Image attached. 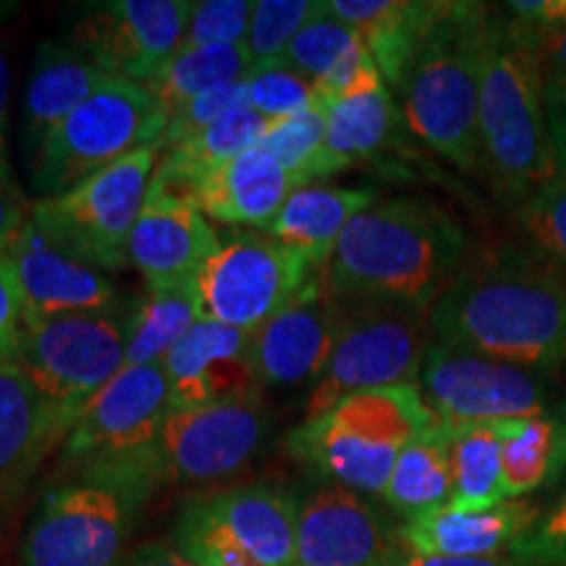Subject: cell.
Listing matches in <instances>:
<instances>
[{
	"label": "cell",
	"mask_w": 566,
	"mask_h": 566,
	"mask_svg": "<svg viewBox=\"0 0 566 566\" xmlns=\"http://www.w3.org/2000/svg\"><path fill=\"white\" fill-rule=\"evenodd\" d=\"M430 336L530 370L566 359V281L514 247L467 260L430 310Z\"/></svg>",
	"instance_id": "6da1fadb"
},
{
	"label": "cell",
	"mask_w": 566,
	"mask_h": 566,
	"mask_svg": "<svg viewBox=\"0 0 566 566\" xmlns=\"http://www.w3.org/2000/svg\"><path fill=\"white\" fill-rule=\"evenodd\" d=\"M467 263V237L441 205L380 200L359 212L323 268L342 302H396L433 310Z\"/></svg>",
	"instance_id": "7a4b0ae2"
},
{
	"label": "cell",
	"mask_w": 566,
	"mask_h": 566,
	"mask_svg": "<svg viewBox=\"0 0 566 566\" xmlns=\"http://www.w3.org/2000/svg\"><path fill=\"white\" fill-rule=\"evenodd\" d=\"M480 171L512 205H525L556 176L541 27L495 13L480 80Z\"/></svg>",
	"instance_id": "3957f363"
},
{
	"label": "cell",
	"mask_w": 566,
	"mask_h": 566,
	"mask_svg": "<svg viewBox=\"0 0 566 566\" xmlns=\"http://www.w3.org/2000/svg\"><path fill=\"white\" fill-rule=\"evenodd\" d=\"M160 472L153 451L71 464L45 488L19 543V566H122Z\"/></svg>",
	"instance_id": "277c9868"
},
{
	"label": "cell",
	"mask_w": 566,
	"mask_h": 566,
	"mask_svg": "<svg viewBox=\"0 0 566 566\" xmlns=\"http://www.w3.org/2000/svg\"><path fill=\"white\" fill-rule=\"evenodd\" d=\"M491 11L443 3L399 87L405 122L459 171L480 168V80Z\"/></svg>",
	"instance_id": "5b68a950"
},
{
	"label": "cell",
	"mask_w": 566,
	"mask_h": 566,
	"mask_svg": "<svg viewBox=\"0 0 566 566\" xmlns=\"http://www.w3.org/2000/svg\"><path fill=\"white\" fill-rule=\"evenodd\" d=\"M436 422L417 384L373 388L307 417L289 436V451L331 483L384 495L401 449Z\"/></svg>",
	"instance_id": "8992f818"
},
{
	"label": "cell",
	"mask_w": 566,
	"mask_h": 566,
	"mask_svg": "<svg viewBox=\"0 0 566 566\" xmlns=\"http://www.w3.org/2000/svg\"><path fill=\"white\" fill-rule=\"evenodd\" d=\"M168 118L150 90L126 80H105L27 160L40 200L113 166L142 147L160 145Z\"/></svg>",
	"instance_id": "52a82bcc"
},
{
	"label": "cell",
	"mask_w": 566,
	"mask_h": 566,
	"mask_svg": "<svg viewBox=\"0 0 566 566\" xmlns=\"http://www.w3.org/2000/svg\"><path fill=\"white\" fill-rule=\"evenodd\" d=\"M132 304L24 321L13 363L45 396L61 420L74 424L82 407L124 370Z\"/></svg>",
	"instance_id": "ba28073f"
},
{
	"label": "cell",
	"mask_w": 566,
	"mask_h": 566,
	"mask_svg": "<svg viewBox=\"0 0 566 566\" xmlns=\"http://www.w3.org/2000/svg\"><path fill=\"white\" fill-rule=\"evenodd\" d=\"M328 363L307 396V417L359 391L417 384L430 342V310L396 302H342Z\"/></svg>",
	"instance_id": "9c48e42d"
},
{
	"label": "cell",
	"mask_w": 566,
	"mask_h": 566,
	"mask_svg": "<svg viewBox=\"0 0 566 566\" xmlns=\"http://www.w3.org/2000/svg\"><path fill=\"white\" fill-rule=\"evenodd\" d=\"M160 145L142 147L69 192L34 200L30 218L48 237L105 273L129 265V237L145 208Z\"/></svg>",
	"instance_id": "30bf717a"
},
{
	"label": "cell",
	"mask_w": 566,
	"mask_h": 566,
	"mask_svg": "<svg viewBox=\"0 0 566 566\" xmlns=\"http://www.w3.org/2000/svg\"><path fill=\"white\" fill-rule=\"evenodd\" d=\"M315 268L271 233H231L192 283L200 317L254 334L279 315Z\"/></svg>",
	"instance_id": "8fae6325"
},
{
	"label": "cell",
	"mask_w": 566,
	"mask_h": 566,
	"mask_svg": "<svg viewBox=\"0 0 566 566\" xmlns=\"http://www.w3.org/2000/svg\"><path fill=\"white\" fill-rule=\"evenodd\" d=\"M417 386L438 422H499L548 412V386L537 370L433 336Z\"/></svg>",
	"instance_id": "7c38bea8"
},
{
	"label": "cell",
	"mask_w": 566,
	"mask_h": 566,
	"mask_svg": "<svg viewBox=\"0 0 566 566\" xmlns=\"http://www.w3.org/2000/svg\"><path fill=\"white\" fill-rule=\"evenodd\" d=\"M271 428L263 399L174 409L153 446L160 483L208 485L233 478L258 457Z\"/></svg>",
	"instance_id": "4fadbf2b"
},
{
	"label": "cell",
	"mask_w": 566,
	"mask_h": 566,
	"mask_svg": "<svg viewBox=\"0 0 566 566\" xmlns=\"http://www.w3.org/2000/svg\"><path fill=\"white\" fill-rule=\"evenodd\" d=\"M192 9L189 0H111L74 27L69 45L111 80L147 87L181 51Z\"/></svg>",
	"instance_id": "5bb4252c"
},
{
	"label": "cell",
	"mask_w": 566,
	"mask_h": 566,
	"mask_svg": "<svg viewBox=\"0 0 566 566\" xmlns=\"http://www.w3.org/2000/svg\"><path fill=\"white\" fill-rule=\"evenodd\" d=\"M168 412L171 401L163 365L124 367L76 415L61 443V462L71 467L153 451Z\"/></svg>",
	"instance_id": "9a60e30c"
},
{
	"label": "cell",
	"mask_w": 566,
	"mask_h": 566,
	"mask_svg": "<svg viewBox=\"0 0 566 566\" xmlns=\"http://www.w3.org/2000/svg\"><path fill=\"white\" fill-rule=\"evenodd\" d=\"M296 504L294 566H380L401 548L399 530L363 493L328 480Z\"/></svg>",
	"instance_id": "2e32d148"
},
{
	"label": "cell",
	"mask_w": 566,
	"mask_h": 566,
	"mask_svg": "<svg viewBox=\"0 0 566 566\" xmlns=\"http://www.w3.org/2000/svg\"><path fill=\"white\" fill-rule=\"evenodd\" d=\"M338 323L342 304L328 289L325 271H315L302 292L252 334V359L260 386H313L334 352Z\"/></svg>",
	"instance_id": "e0dca14e"
},
{
	"label": "cell",
	"mask_w": 566,
	"mask_h": 566,
	"mask_svg": "<svg viewBox=\"0 0 566 566\" xmlns=\"http://www.w3.org/2000/svg\"><path fill=\"white\" fill-rule=\"evenodd\" d=\"M9 258L24 300V321L97 313L122 304L108 273L48 237L32 218L13 237Z\"/></svg>",
	"instance_id": "ac0fdd59"
},
{
	"label": "cell",
	"mask_w": 566,
	"mask_h": 566,
	"mask_svg": "<svg viewBox=\"0 0 566 566\" xmlns=\"http://www.w3.org/2000/svg\"><path fill=\"white\" fill-rule=\"evenodd\" d=\"M174 409L263 399L252 359V334L200 317L163 359Z\"/></svg>",
	"instance_id": "d6986e66"
},
{
	"label": "cell",
	"mask_w": 566,
	"mask_h": 566,
	"mask_svg": "<svg viewBox=\"0 0 566 566\" xmlns=\"http://www.w3.org/2000/svg\"><path fill=\"white\" fill-rule=\"evenodd\" d=\"M218 244L221 237L212 231L197 200L147 189L126 260L145 279L150 292L187 289Z\"/></svg>",
	"instance_id": "ffe728a7"
},
{
	"label": "cell",
	"mask_w": 566,
	"mask_h": 566,
	"mask_svg": "<svg viewBox=\"0 0 566 566\" xmlns=\"http://www.w3.org/2000/svg\"><path fill=\"white\" fill-rule=\"evenodd\" d=\"M296 493L271 483H247L200 495L181 509L265 566L296 562Z\"/></svg>",
	"instance_id": "44dd1931"
},
{
	"label": "cell",
	"mask_w": 566,
	"mask_h": 566,
	"mask_svg": "<svg viewBox=\"0 0 566 566\" xmlns=\"http://www.w3.org/2000/svg\"><path fill=\"white\" fill-rule=\"evenodd\" d=\"M66 436L69 424L19 365H0V509L27 491L34 472Z\"/></svg>",
	"instance_id": "7402d4cb"
},
{
	"label": "cell",
	"mask_w": 566,
	"mask_h": 566,
	"mask_svg": "<svg viewBox=\"0 0 566 566\" xmlns=\"http://www.w3.org/2000/svg\"><path fill=\"white\" fill-rule=\"evenodd\" d=\"M541 520L537 506L525 501H504L491 509H462L446 504L417 514L399 527L401 546L420 556L480 558L512 551L522 535Z\"/></svg>",
	"instance_id": "603a6c76"
},
{
	"label": "cell",
	"mask_w": 566,
	"mask_h": 566,
	"mask_svg": "<svg viewBox=\"0 0 566 566\" xmlns=\"http://www.w3.org/2000/svg\"><path fill=\"white\" fill-rule=\"evenodd\" d=\"M281 61L315 84L321 111L384 82L365 40L328 9V0H321L315 17L302 27Z\"/></svg>",
	"instance_id": "cb8c5ba5"
},
{
	"label": "cell",
	"mask_w": 566,
	"mask_h": 566,
	"mask_svg": "<svg viewBox=\"0 0 566 566\" xmlns=\"http://www.w3.org/2000/svg\"><path fill=\"white\" fill-rule=\"evenodd\" d=\"M105 80V71L69 42H40L21 111V147L30 160L42 139L61 126Z\"/></svg>",
	"instance_id": "d4e9b609"
},
{
	"label": "cell",
	"mask_w": 566,
	"mask_h": 566,
	"mask_svg": "<svg viewBox=\"0 0 566 566\" xmlns=\"http://www.w3.org/2000/svg\"><path fill=\"white\" fill-rule=\"evenodd\" d=\"M294 189V176L263 147H252L202 181L197 205L208 221L271 231Z\"/></svg>",
	"instance_id": "484cf974"
},
{
	"label": "cell",
	"mask_w": 566,
	"mask_h": 566,
	"mask_svg": "<svg viewBox=\"0 0 566 566\" xmlns=\"http://www.w3.org/2000/svg\"><path fill=\"white\" fill-rule=\"evenodd\" d=\"M328 9L365 40L384 82L399 90L443 3L409 0H328Z\"/></svg>",
	"instance_id": "4316f807"
},
{
	"label": "cell",
	"mask_w": 566,
	"mask_h": 566,
	"mask_svg": "<svg viewBox=\"0 0 566 566\" xmlns=\"http://www.w3.org/2000/svg\"><path fill=\"white\" fill-rule=\"evenodd\" d=\"M375 197H378L375 189L367 187H336L323 181L304 184L289 195L271 226V237L304 254L315 271H323L346 226L378 202Z\"/></svg>",
	"instance_id": "83f0119b"
},
{
	"label": "cell",
	"mask_w": 566,
	"mask_h": 566,
	"mask_svg": "<svg viewBox=\"0 0 566 566\" xmlns=\"http://www.w3.org/2000/svg\"><path fill=\"white\" fill-rule=\"evenodd\" d=\"M265 118L247 105L229 111L197 137L181 142L171 150H163L150 189L197 200V189L202 187V181L229 160L258 147L265 137Z\"/></svg>",
	"instance_id": "f1b7e54d"
},
{
	"label": "cell",
	"mask_w": 566,
	"mask_h": 566,
	"mask_svg": "<svg viewBox=\"0 0 566 566\" xmlns=\"http://www.w3.org/2000/svg\"><path fill=\"white\" fill-rule=\"evenodd\" d=\"M506 499L535 493L566 472V409L495 422Z\"/></svg>",
	"instance_id": "f546056e"
},
{
	"label": "cell",
	"mask_w": 566,
	"mask_h": 566,
	"mask_svg": "<svg viewBox=\"0 0 566 566\" xmlns=\"http://www.w3.org/2000/svg\"><path fill=\"white\" fill-rule=\"evenodd\" d=\"M380 499L405 520L449 504L451 459L446 422H436L401 449Z\"/></svg>",
	"instance_id": "4dcf8cb0"
},
{
	"label": "cell",
	"mask_w": 566,
	"mask_h": 566,
	"mask_svg": "<svg viewBox=\"0 0 566 566\" xmlns=\"http://www.w3.org/2000/svg\"><path fill=\"white\" fill-rule=\"evenodd\" d=\"M323 113L325 150L342 171L352 163L375 158L391 142L396 122H399V111H396L386 82L344 97V101L323 108Z\"/></svg>",
	"instance_id": "1f68e13d"
},
{
	"label": "cell",
	"mask_w": 566,
	"mask_h": 566,
	"mask_svg": "<svg viewBox=\"0 0 566 566\" xmlns=\"http://www.w3.org/2000/svg\"><path fill=\"white\" fill-rule=\"evenodd\" d=\"M451 459V501L462 509H491L506 501L501 436L495 422H446Z\"/></svg>",
	"instance_id": "d6a6232c"
},
{
	"label": "cell",
	"mask_w": 566,
	"mask_h": 566,
	"mask_svg": "<svg viewBox=\"0 0 566 566\" xmlns=\"http://www.w3.org/2000/svg\"><path fill=\"white\" fill-rule=\"evenodd\" d=\"M252 69V55L247 45H216L179 51L174 61L147 84L150 95L171 118L184 105L229 84L242 82Z\"/></svg>",
	"instance_id": "836d02e7"
},
{
	"label": "cell",
	"mask_w": 566,
	"mask_h": 566,
	"mask_svg": "<svg viewBox=\"0 0 566 566\" xmlns=\"http://www.w3.org/2000/svg\"><path fill=\"white\" fill-rule=\"evenodd\" d=\"M200 321L195 289H160L132 304L124 367L158 365Z\"/></svg>",
	"instance_id": "e575fe53"
},
{
	"label": "cell",
	"mask_w": 566,
	"mask_h": 566,
	"mask_svg": "<svg viewBox=\"0 0 566 566\" xmlns=\"http://www.w3.org/2000/svg\"><path fill=\"white\" fill-rule=\"evenodd\" d=\"M258 147L271 153L294 176L296 187L342 174L338 163L325 150V113L321 108L268 124Z\"/></svg>",
	"instance_id": "d590c367"
},
{
	"label": "cell",
	"mask_w": 566,
	"mask_h": 566,
	"mask_svg": "<svg viewBox=\"0 0 566 566\" xmlns=\"http://www.w3.org/2000/svg\"><path fill=\"white\" fill-rule=\"evenodd\" d=\"M242 84L247 108L260 113L268 124L317 108L315 84L283 61L252 63Z\"/></svg>",
	"instance_id": "8d00e7d4"
},
{
	"label": "cell",
	"mask_w": 566,
	"mask_h": 566,
	"mask_svg": "<svg viewBox=\"0 0 566 566\" xmlns=\"http://www.w3.org/2000/svg\"><path fill=\"white\" fill-rule=\"evenodd\" d=\"M533 254L566 279V179L554 176L520 210Z\"/></svg>",
	"instance_id": "74e56055"
},
{
	"label": "cell",
	"mask_w": 566,
	"mask_h": 566,
	"mask_svg": "<svg viewBox=\"0 0 566 566\" xmlns=\"http://www.w3.org/2000/svg\"><path fill=\"white\" fill-rule=\"evenodd\" d=\"M321 0H254L247 51L252 63L281 61L302 27L315 17Z\"/></svg>",
	"instance_id": "f35d334b"
},
{
	"label": "cell",
	"mask_w": 566,
	"mask_h": 566,
	"mask_svg": "<svg viewBox=\"0 0 566 566\" xmlns=\"http://www.w3.org/2000/svg\"><path fill=\"white\" fill-rule=\"evenodd\" d=\"M252 9V0H202V3H195L181 51L216 45H247Z\"/></svg>",
	"instance_id": "ab89813d"
},
{
	"label": "cell",
	"mask_w": 566,
	"mask_h": 566,
	"mask_svg": "<svg viewBox=\"0 0 566 566\" xmlns=\"http://www.w3.org/2000/svg\"><path fill=\"white\" fill-rule=\"evenodd\" d=\"M171 535L174 548L197 566H265L184 509L176 516Z\"/></svg>",
	"instance_id": "60d3db41"
},
{
	"label": "cell",
	"mask_w": 566,
	"mask_h": 566,
	"mask_svg": "<svg viewBox=\"0 0 566 566\" xmlns=\"http://www.w3.org/2000/svg\"><path fill=\"white\" fill-rule=\"evenodd\" d=\"M242 105H247L242 82L197 97V101L184 105L179 113H174V116L168 118L166 134H163L160 139V150H171V147L181 145V142L197 137V134L216 124L218 118H223L226 113L233 108H242Z\"/></svg>",
	"instance_id": "b9f144b4"
},
{
	"label": "cell",
	"mask_w": 566,
	"mask_h": 566,
	"mask_svg": "<svg viewBox=\"0 0 566 566\" xmlns=\"http://www.w3.org/2000/svg\"><path fill=\"white\" fill-rule=\"evenodd\" d=\"M509 556L525 566H566V495L514 543Z\"/></svg>",
	"instance_id": "7bdbcfd3"
},
{
	"label": "cell",
	"mask_w": 566,
	"mask_h": 566,
	"mask_svg": "<svg viewBox=\"0 0 566 566\" xmlns=\"http://www.w3.org/2000/svg\"><path fill=\"white\" fill-rule=\"evenodd\" d=\"M24 331V300L9 252L0 254V365L13 363Z\"/></svg>",
	"instance_id": "ee69618b"
},
{
	"label": "cell",
	"mask_w": 566,
	"mask_h": 566,
	"mask_svg": "<svg viewBox=\"0 0 566 566\" xmlns=\"http://www.w3.org/2000/svg\"><path fill=\"white\" fill-rule=\"evenodd\" d=\"M30 208L32 202H27V197L21 195L13 176L0 179V254L9 252L13 237L30 218Z\"/></svg>",
	"instance_id": "f6af8a7d"
},
{
	"label": "cell",
	"mask_w": 566,
	"mask_h": 566,
	"mask_svg": "<svg viewBox=\"0 0 566 566\" xmlns=\"http://www.w3.org/2000/svg\"><path fill=\"white\" fill-rule=\"evenodd\" d=\"M546 111L551 147H554L556 176L566 179V82L546 80Z\"/></svg>",
	"instance_id": "bcb514c9"
},
{
	"label": "cell",
	"mask_w": 566,
	"mask_h": 566,
	"mask_svg": "<svg viewBox=\"0 0 566 566\" xmlns=\"http://www.w3.org/2000/svg\"><path fill=\"white\" fill-rule=\"evenodd\" d=\"M543 38V61H546V80L566 82V17L554 24H537Z\"/></svg>",
	"instance_id": "7dc6e473"
},
{
	"label": "cell",
	"mask_w": 566,
	"mask_h": 566,
	"mask_svg": "<svg viewBox=\"0 0 566 566\" xmlns=\"http://www.w3.org/2000/svg\"><path fill=\"white\" fill-rule=\"evenodd\" d=\"M396 566H525L514 556H480V558H451V556H420L401 546L394 556Z\"/></svg>",
	"instance_id": "c3c4849f"
},
{
	"label": "cell",
	"mask_w": 566,
	"mask_h": 566,
	"mask_svg": "<svg viewBox=\"0 0 566 566\" xmlns=\"http://www.w3.org/2000/svg\"><path fill=\"white\" fill-rule=\"evenodd\" d=\"M122 566H197L189 562L187 556H181L179 551L168 543H142V546L132 548L126 558L122 562Z\"/></svg>",
	"instance_id": "681fc988"
},
{
	"label": "cell",
	"mask_w": 566,
	"mask_h": 566,
	"mask_svg": "<svg viewBox=\"0 0 566 566\" xmlns=\"http://www.w3.org/2000/svg\"><path fill=\"white\" fill-rule=\"evenodd\" d=\"M9 92H11V63L0 51V179L11 176L9 145H6V126H9Z\"/></svg>",
	"instance_id": "f907efd6"
},
{
	"label": "cell",
	"mask_w": 566,
	"mask_h": 566,
	"mask_svg": "<svg viewBox=\"0 0 566 566\" xmlns=\"http://www.w3.org/2000/svg\"><path fill=\"white\" fill-rule=\"evenodd\" d=\"M380 566H396V564H394V558H391V562H386V564H380Z\"/></svg>",
	"instance_id": "816d5d0a"
}]
</instances>
